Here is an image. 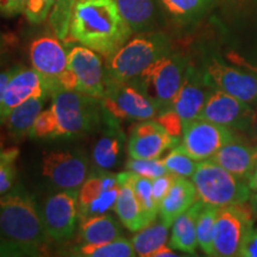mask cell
Listing matches in <instances>:
<instances>
[{
    "label": "cell",
    "mask_w": 257,
    "mask_h": 257,
    "mask_svg": "<svg viewBox=\"0 0 257 257\" xmlns=\"http://www.w3.org/2000/svg\"><path fill=\"white\" fill-rule=\"evenodd\" d=\"M119 223L112 216L99 214L86 219H80L79 244H102L123 237Z\"/></svg>",
    "instance_id": "24"
},
{
    "label": "cell",
    "mask_w": 257,
    "mask_h": 257,
    "mask_svg": "<svg viewBox=\"0 0 257 257\" xmlns=\"http://www.w3.org/2000/svg\"><path fill=\"white\" fill-rule=\"evenodd\" d=\"M101 102L105 110L118 120L142 121L160 114L155 102L130 82L106 81Z\"/></svg>",
    "instance_id": "9"
},
{
    "label": "cell",
    "mask_w": 257,
    "mask_h": 257,
    "mask_svg": "<svg viewBox=\"0 0 257 257\" xmlns=\"http://www.w3.org/2000/svg\"><path fill=\"white\" fill-rule=\"evenodd\" d=\"M175 175L167 173L165 175H161L159 178L152 180L153 185V195L155 199L157 206L161 204V201L163 200V198L166 197L167 193H168L170 186H172L173 181H174Z\"/></svg>",
    "instance_id": "40"
},
{
    "label": "cell",
    "mask_w": 257,
    "mask_h": 257,
    "mask_svg": "<svg viewBox=\"0 0 257 257\" xmlns=\"http://www.w3.org/2000/svg\"><path fill=\"white\" fill-rule=\"evenodd\" d=\"M117 178L119 182H127L133 187L135 195H136L137 200L140 201L144 216L149 221V224L156 220L157 214H159V206H157L153 195L152 180L143 178V176L136 174L133 170L118 173Z\"/></svg>",
    "instance_id": "29"
},
{
    "label": "cell",
    "mask_w": 257,
    "mask_h": 257,
    "mask_svg": "<svg viewBox=\"0 0 257 257\" xmlns=\"http://www.w3.org/2000/svg\"><path fill=\"white\" fill-rule=\"evenodd\" d=\"M56 0H28L24 15L30 23L41 24L49 17Z\"/></svg>",
    "instance_id": "38"
},
{
    "label": "cell",
    "mask_w": 257,
    "mask_h": 257,
    "mask_svg": "<svg viewBox=\"0 0 257 257\" xmlns=\"http://www.w3.org/2000/svg\"><path fill=\"white\" fill-rule=\"evenodd\" d=\"M133 32L120 14L117 0H78L68 37L106 59L126 43Z\"/></svg>",
    "instance_id": "1"
},
{
    "label": "cell",
    "mask_w": 257,
    "mask_h": 257,
    "mask_svg": "<svg viewBox=\"0 0 257 257\" xmlns=\"http://www.w3.org/2000/svg\"><path fill=\"white\" fill-rule=\"evenodd\" d=\"M168 256H179V255L174 251V249H173L172 246L168 245V244H166V245L161 246V248L154 253L153 257H168Z\"/></svg>",
    "instance_id": "44"
},
{
    "label": "cell",
    "mask_w": 257,
    "mask_h": 257,
    "mask_svg": "<svg viewBox=\"0 0 257 257\" xmlns=\"http://www.w3.org/2000/svg\"><path fill=\"white\" fill-rule=\"evenodd\" d=\"M188 66L187 60L182 55L168 53L150 64L130 83L155 102L160 113H162L172 108Z\"/></svg>",
    "instance_id": "6"
},
{
    "label": "cell",
    "mask_w": 257,
    "mask_h": 257,
    "mask_svg": "<svg viewBox=\"0 0 257 257\" xmlns=\"http://www.w3.org/2000/svg\"><path fill=\"white\" fill-rule=\"evenodd\" d=\"M169 226L160 221L154 220L143 229L137 231L131 239L135 252L141 257H153L161 246L166 245L168 242Z\"/></svg>",
    "instance_id": "28"
},
{
    "label": "cell",
    "mask_w": 257,
    "mask_h": 257,
    "mask_svg": "<svg viewBox=\"0 0 257 257\" xmlns=\"http://www.w3.org/2000/svg\"><path fill=\"white\" fill-rule=\"evenodd\" d=\"M43 250L35 246L23 245L0 237V257H32L41 256Z\"/></svg>",
    "instance_id": "39"
},
{
    "label": "cell",
    "mask_w": 257,
    "mask_h": 257,
    "mask_svg": "<svg viewBox=\"0 0 257 257\" xmlns=\"http://www.w3.org/2000/svg\"><path fill=\"white\" fill-rule=\"evenodd\" d=\"M252 119H251V125H250L249 131L252 134V136L257 140V106L256 107H252Z\"/></svg>",
    "instance_id": "47"
},
{
    "label": "cell",
    "mask_w": 257,
    "mask_h": 257,
    "mask_svg": "<svg viewBox=\"0 0 257 257\" xmlns=\"http://www.w3.org/2000/svg\"><path fill=\"white\" fill-rule=\"evenodd\" d=\"M104 123L106 127L94 144L92 157L96 168L111 170L120 163L125 136L119 125V120L112 117L106 110Z\"/></svg>",
    "instance_id": "20"
},
{
    "label": "cell",
    "mask_w": 257,
    "mask_h": 257,
    "mask_svg": "<svg viewBox=\"0 0 257 257\" xmlns=\"http://www.w3.org/2000/svg\"><path fill=\"white\" fill-rule=\"evenodd\" d=\"M246 184H248L249 188L251 189V192H257V163L252 170V173L250 174L248 180H246Z\"/></svg>",
    "instance_id": "45"
},
{
    "label": "cell",
    "mask_w": 257,
    "mask_h": 257,
    "mask_svg": "<svg viewBox=\"0 0 257 257\" xmlns=\"http://www.w3.org/2000/svg\"><path fill=\"white\" fill-rule=\"evenodd\" d=\"M28 0H0V15L4 17H15L24 14Z\"/></svg>",
    "instance_id": "41"
},
{
    "label": "cell",
    "mask_w": 257,
    "mask_h": 257,
    "mask_svg": "<svg viewBox=\"0 0 257 257\" xmlns=\"http://www.w3.org/2000/svg\"><path fill=\"white\" fill-rule=\"evenodd\" d=\"M234 131L212 121L195 118L182 127V137L179 146L193 160H210L226 143L234 140Z\"/></svg>",
    "instance_id": "11"
},
{
    "label": "cell",
    "mask_w": 257,
    "mask_h": 257,
    "mask_svg": "<svg viewBox=\"0 0 257 257\" xmlns=\"http://www.w3.org/2000/svg\"><path fill=\"white\" fill-rule=\"evenodd\" d=\"M204 202L198 199L187 211L176 218L172 224L169 245L178 251L195 255L198 246L197 220Z\"/></svg>",
    "instance_id": "23"
},
{
    "label": "cell",
    "mask_w": 257,
    "mask_h": 257,
    "mask_svg": "<svg viewBox=\"0 0 257 257\" xmlns=\"http://www.w3.org/2000/svg\"><path fill=\"white\" fill-rule=\"evenodd\" d=\"M3 152H4V149H3L2 146H0V159H2V155H3Z\"/></svg>",
    "instance_id": "48"
},
{
    "label": "cell",
    "mask_w": 257,
    "mask_h": 257,
    "mask_svg": "<svg viewBox=\"0 0 257 257\" xmlns=\"http://www.w3.org/2000/svg\"><path fill=\"white\" fill-rule=\"evenodd\" d=\"M0 237L43 250L49 236L44 226L42 208L22 185L0 195Z\"/></svg>",
    "instance_id": "2"
},
{
    "label": "cell",
    "mask_w": 257,
    "mask_h": 257,
    "mask_svg": "<svg viewBox=\"0 0 257 257\" xmlns=\"http://www.w3.org/2000/svg\"><path fill=\"white\" fill-rule=\"evenodd\" d=\"M210 160L246 181L257 163V152L255 146L234 138L221 147Z\"/></svg>",
    "instance_id": "21"
},
{
    "label": "cell",
    "mask_w": 257,
    "mask_h": 257,
    "mask_svg": "<svg viewBox=\"0 0 257 257\" xmlns=\"http://www.w3.org/2000/svg\"><path fill=\"white\" fill-rule=\"evenodd\" d=\"M19 156L18 148H8L3 152L0 159V195L5 194L14 187V182L17 174L16 160Z\"/></svg>",
    "instance_id": "35"
},
{
    "label": "cell",
    "mask_w": 257,
    "mask_h": 257,
    "mask_svg": "<svg viewBox=\"0 0 257 257\" xmlns=\"http://www.w3.org/2000/svg\"><path fill=\"white\" fill-rule=\"evenodd\" d=\"M238 257H257V227H252L245 237L239 249Z\"/></svg>",
    "instance_id": "42"
},
{
    "label": "cell",
    "mask_w": 257,
    "mask_h": 257,
    "mask_svg": "<svg viewBox=\"0 0 257 257\" xmlns=\"http://www.w3.org/2000/svg\"><path fill=\"white\" fill-rule=\"evenodd\" d=\"M31 138H57V123L54 112L49 107L42 110L35 120L30 133Z\"/></svg>",
    "instance_id": "37"
},
{
    "label": "cell",
    "mask_w": 257,
    "mask_h": 257,
    "mask_svg": "<svg viewBox=\"0 0 257 257\" xmlns=\"http://www.w3.org/2000/svg\"><path fill=\"white\" fill-rule=\"evenodd\" d=\"M68 68L75 81V91L101 99L106 92V69L100 54L85 46L68 51Z\"/></svg>",
    "instance_id": "14"
},
{
    "label": "cell",
    "mask_w": 257,
    "mask_h": 257,
    "mask_svg": "<svg viewBox=\"0 0 257 257\" xmlns=\"http://www.w3.org/2000/svg\"><path fill=\"white\" fill-rule=\"evenodd\" d=\"M198 199L216 207L246 204L251 189L246 181L231 174L212 160L201 161L192 176Z\"/></svg>",
    "instance_id": "5"
},
{
    "label": "cell",
    "mask_w": 257,
    "mask_h": 257,
    "mask_svg": "<svg viewBox=\"0 0 257 257\" xmlns=\"http://www.w3.org/2000/svg\"><path fill=\"white\" fill-rule=\"evenodd\" d=\"M49 95L31 98L21 104L10 113L4 121L8 133L12 140L22 141L25 137H30L31 128L35 120L42 112L44 104Z\"/></svg>",
    "instance_id": "25"
},
{
    "label": "cell",
    "mask_w": 257,
    "mask_h": 257,
    "mask_svg": "<svg viewBox=\"0 0 257 257\" xmlns=\"http://www.w3.org/2000/svg\"><path fill=\"white\" fill-rule=\"evenodd\" d=\"M218 210L219 207L204 204L197 220L198 246L207 256H213V236Z\"/></svg>",
    "instance_id": "32"
},
{
    "label": "cell",
    "mask_w": 257,
    "mask_h": 257,
    "mask_svg": "<svg viewBox=\"0 0 257 257\" xmlns=\"http://www.w3.org/2000/svg\"><path fill=\"white\" fill-rule=\"evenodd\" d=\"M197 200V189L193 181H189L187 178L175 176L168 193L159 205L160 219L170 227L176 218L187 211Z\"/></svg>",
    "instance_id": "22"
},
{
    "label": "cell",
    "mask_w": 257,
    "mask_h": 257,
    "mask_svg": "<svg viewBox=\"0 0 257 257\" xmlns=\"http://www.w3.org/2000/svg\"><path fill=\"white\" fill-rule=\"evenodd\" d=\"M170 53V40L162 32H138L105 59L106 81L131 82L150 64Z\"/></svg>",
    "instance_id": "3"
},
{
    "label": "cell",
    "mask_w": 257,
    "mask_h": 257,
    "mask_svg": "<svg viewBox=\"0 0 257 257\" xmlns=\"http://www.w3.org/2000/svg\"><path fill=\"white\" fill-rule=\"evenodd\" d=\"M57 37L43 36L30 46L32 68L44 80L50 95L59 89H74L75 81L68 68V53Z\"/></svg>",
    "instance_id": "7"
},
{
    "label": "cell",
    "mask_w": 257,
    "mask_h": 257,
    "mask_svg": "<svg viewBox=\"0 0 257 257\" xmlns=\"http://www.w3.org/2000/svg\"><path fill=\"white\" fill-rule=\"evenodd\" d=\"M214 0H159L163 11L178 23L197 21L211 8Z\"/></svg>",
    "instance_id": "30"
},
{
    "label": "cell",
    "mask_w": 257,
    "mask_h": 257,
    "mask_svg": "<svg viewBox=\"0 0 257 257\" xmlns=\"http://www.w3.org/2000/svg\"><path fill=\"white\" fill-rule=\"evenodd\" d=\"M167 170L170 174L181 178L191 179L198 167V161L193 160L180 146L170 150L168 155L162 159Z\"/></svg>",
    "instance_id": "34"
},
{
    "label": "cell",
    "mask_w": 257,
    "mask_h": 257,
    "mask_svg": "<svg viewBox=\"0 0 257 257\" xmlns=\"http://www.w3.org/2000/svg\"><path fill=\"white\" fill-rule=\"evenodd\" d=\"M248 202L250 210H251L253 214V218H257V192H251Z\"/></svg>",
    "instance_id": "46"
},
{
    "label": "cell",
    "mask_w": 257,
    "mask_h": 257,
    "mask_svg": "<svg viewBox=\"0 0 257 257\" xmlns=\"http://www.w3.org/2000/svg\"><path fill=\"white\" fill-rule=\"evenodd\" d=\"M120 189L117 201L114 205V211L119 218L121 224L127 230L137 232L149 224L144 212L137 200L133 187L127 182H119Z\"/></svg>",
    "instance_id": "26"
},
{
    "label": "cell",
    "mask_w": 257,
    "mask_h": 257,
    "mask_svg": "<svg viewBox=\"0 0 257 257\" xmlns=\"http://www.w3.org/2000/svg\"><path fill=\"white\" fill-rule=\"evenodd\" d=\"M15 68L6 69L4 72H0V125L4 124V120H3V114H2V107H3V100H4V93L6 89V86L11 79L12 74L15 72Z\"/></svg>",
    "instance_id": "43"
},
{
    "label": "cell",
    "mask_w": 257,
    "mask_h": 257,
    "mask_svg": "<svg viewBox=\"0 0 257 257\" xmlns=\"http://www.w3.org/2000/svg\"><path fill=\"white\" fill-rule=\"evenodd\" d=\"M44 95L51 96L46 83H44V80L37 73V70L28 68V67L17 66L4 93L2 107L3 120L5 121L6 117L17 106L23 104L29 99L40 98Z\"/></svg>",
    "instance_id": "19"
},
{
    "label": "cell",
    "mask_w": 257,
    "mask_h": 257,
    "mask_svg": "<svg viewBox=\"0 0 257 257\" xmlns=\"http://www.w3.org/2000/svg\"><path fill=\"white\" fill-rule=\"evenodd\" d=\"M50 108L57 123V137L92 133L104 121L101 99L74 89H59L51 94Z\"/></svg>",
    "instance_id": "4"
},
{
    "label": "cell",
    "mask_w": 257,
    "mask_h": 257,
    "mask_svg": "<svg viewBox=\"0 0 257 257\" xmlns=\"http://www.w3.org/2000/svg\"><path fill=\"white\" fill-rule=\"evenodd\" d=\"M252 106L234 96L214 89L198 118L221 125L232 131H249Z\"/></svg>",
    "instance_id": "15"
},
{
    "label": "cell",
    "mask_w": 257,
    "mask_h": 257,
    "mask_svg": "<svg viewBox=\"0 0 257 257\" xmlns=\"http://www.w3.org/2000/svg\"><path fill=\"white\" fill-rule=\"evenodd\" d=\"M179 144L180 138L170 135L155 119L142 120L131 128L127 155L137 160H155Z\"/></svg>",
    "instance_id": "16"
},
{
    "label": "cell",
    "mask_w": 257,
    "mask_h": 257,
    "mask_svg": "<svg viewBox=\"0 0 257 257\" xmlns=\"http://www.w3.org/2000/svg\"><path fill=\"white\" fill-rule=\"evenodd\" d=\"M213 91L214 88L208 83L204 72L188 66L170 110L179 115L184 125L199 117L205 102Z\"/></svg>",
    "instance_id": "18"
},
{
    "label": "cell",
    "mask_w": 257,
    "mask_h": 257,
    "mask_svg": "<svg viewBox=\"0 0 257 257\" xmlns=\"http://www.w3.org/2000/svg\"><path fill=\"white\" fill-rule=\"evenodd\" d=\"M255 149H256V152H257V144H255Z\"/></svg>",
    "instance_id": "49"
},
{
    "label": "cell",
    "mask_w": 257,
    "mask_h": 257,
    "mask_svg": "<svg viewBox=\"0 0 257 257\" xmlns=\"http://www.w3.org/2000/svg\"><path fill=\"white\" fill-rule=\"evenodd\" d=\"M78 0H56L49 15V24L61 41H67L73 10Z\"/></svg>",
    "instance_id": "33"
},
{
    "label": "cell",
    "mask_w": 257,
    "mask_h": 257,
    "mask_svg": "<svg viewBox=\"0 0 257 257\" xmlns=\"http://www.w3.org/2000/svg\"><path fill=\"white\" fill-rule=\"evenodd\" d=\"M205 78L214 89L230 94L248 104L257 102V75L236 67L213 61L204 70Z\"/></svg>",
    "instance_id": "17"
},
{
    "label": "cell",
    "mask_w": 257,
    "mask_h": 257,
    "mask_svg": "<svg viewBox=\"0 0 257 257\" xmlns=\"http://www.w3.org/2000/svg\"><path fill=\"white\" fill-rule=\"evenodd\" d=\"M78 198V189H63L46 199L42 217L51 240L64 242L73 237L79 218Z\"/></svg>",
    "instance_id": "13"
},
{
    "label": "cell",
    "mask_w": 257,
    "mask_h": 257,
    "mask_svg": "<svg viewBox=\"0 0 257 257\" xmlns=\"http://www.w3.org/2000/svg\"><path fill=\"white\" fill-rule=\"evenodd\" d=\"M119 189L117 174L99 168L93 172L79 191V219L106 214L114 210Z\"/></svg>",
    "instance_id": "10"
},
{
    "label": "cell",
    "mask_w": 257,
    "mask_h": 257,
    "mask_svg": "<svg viewBox=\"0 0 257 257\" xmlns=\"http://www.w3.org/2000/svg\"><path fill=\"white\" fill-rule=\"evenodd\" d=\"M73 256L82 257H134L135 252L131 240L124 237L102 244H79L72 249Z\"/></svg>",
    "instance_id": "31"
},
{
    "label": "cell",
    "mask_w": 257,
    "mask_h": 257,
    "mask_svg": "<svg viewBox=\"0 0 257 257\" xmlns=\"http://www.w3.org/2000/svg\"><path fill=\"white\" fill-rule=\"evenodd\" d=\"M89 163L81 150H55L42 157V175L56 187L79 189L88 178Z\"/></svg>",
    "instance_id": "12"
},
{
    "label": "cell",
    "mask_w": 257,
    "mask_h": 257,
    "mask_svg": "<svg viewBox=\"0 0 257 257\" xmlns=\"http://www.w3.org/2000/svg\"><path fill=\"white\" fill-rule=\"evenodd\" d=\"M117 4L134 32L153 30L156 22V0H117Z\"/></svg>",
    "instance_id": "27"
},
{
    "label": "cell",
    "mask_w": 257,
    "mask_h": 257,
    "mask_svg": "<svg viewBox=\"0 0 257 257\" xmlns=\"http://www.w3.org/2000/svg\"><path fill=\"white\" fill-rule=\"evenodd\" d=\"M125 167L127 170H133L136 174L150 180H154L168 173L162 159L137 160L130 157L125 163Z\"/></svg>",
    "instance_id": "36"
},
{
    "label": "cell",
    "mask_w": 257,
    "mask_h": 257,
    "mask_svg": "<svg viewBox=\"0 0 257 257\" xmlns=\"http://www.w3.org/2000/svg\"><path fill=\"white\" fill-rule=\"evenodd\" d=\"M252 227L253 214L245 204L220 207L214 226L213 256H238L240 246Z\"/></svg>",
    "instance_id": "8"
}]
</instances>
